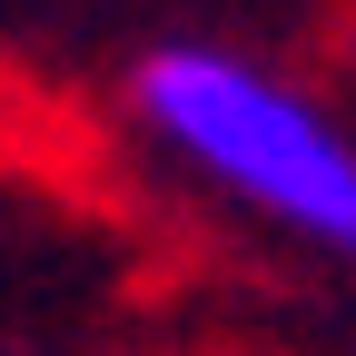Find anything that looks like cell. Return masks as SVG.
<instances>
[{"instance_id": "6da1fadb", "label": "cell", "mask_w": 356, "mask_h": 356, "mask_svg": "<svg viewBox=\"0 0 356 356\" xmlns=\"http://www.w3.org/2000/svg\"><path fill=\"white\" fill-rule=\"evenodd\" d=\"M139 119L178 159H198L218 188H238L277 228L356 257V149L297 99L228 50H159L139 70Z\"/></svg>"}]
</instances>
